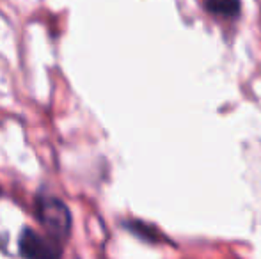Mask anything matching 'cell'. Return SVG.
Here are the masks:
<instances>
[{
  "mask_svg": "<svg viewBox=\"0 0 261 259\" xmlns=\"http://www.w3.org/2000/svg\"><path fill=\"white\" fill-rule=\"evenodd\" d=\"M36 215L50 238L64 242L71 233V213L61 199L45 195L36 203Z\"/></svg>",
  "mask_w": 261,
  "mask_h": 259,
  "instance_id": "obj_1",
  "label": "cell"
},
{
  "mask_svg": "<svg viewBox=\"0 0 261 259\" xmlns=\"http://www.w3.org/2000/svg\"><path fill=\"white\" fill-rule=\"evenodd\" d=\"M20 254L25 259H61L62 250L57 240L45 238L32 229H23L20 235Z\"/></svg>",
  "mask_w": 261,
  "mask_h": 259,
  "instance_id": "obj_2",
  "label": "cell"
},
{
  "mask_svg": "<svg viewBox=\"0 0 261 259\" xmlns=\"http://www.w3.org/2000/svg\"><path fill=\"white\" fill-rule=\"evenodd\" d=\"M240 0H204V9L215 16L234 18L240 13Z\"/></svg>",
  "mask_w": 261,
  "mask_h": 259,
  "instance_id": "obj_3",
  "label": "cell"
},
{
  "mask_svg": "<svg viewBox=\"0 0 261 259\" xmlns=\"http://www.w3.org/2000/svg\"><path fill=\"white\" fill-rule=\"evenodd\" d=\"M124 225H126L128 231L134 233L135 236H139V238L144 240V242L156 243V242H164L165 240L164 236L156 231V227H153V225H149V224H144V222H141V220H130Z\"/></svg>",
  "mask_w": 261,
  "mask_h": 259,
  "instance_id": "obj_4",
  "label": "cell"
}]
</instances>
